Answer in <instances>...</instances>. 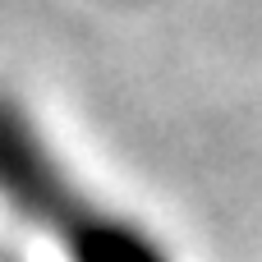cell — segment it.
Segmentation results:
<instances>
[{"label":"cell","mask_w":262,"mask_h":262,"mask_svg":"<svg viewBox=\"0 0 262 262\" xmlns=\"http://www.w3.org/2000/svg\"><path fill=\"white\" fill-rule=\"evenodd\" d=\"M0 203L51 235L69 262H170L166 244L101 203L51 147L28 106L0 92Z\"/></svg>","instance_id":"1"}]
</instances>
